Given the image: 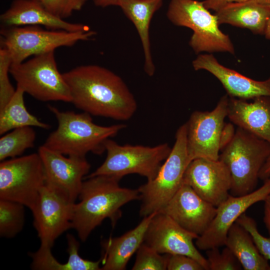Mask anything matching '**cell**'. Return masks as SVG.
Here are the masks:
<instances>
[{
    "mask_svg": "<svg viewBox=\"0 0 270 270\" xmlns=\"http://www.w3.org/2000/svg\"><path fill=\"white\" fill-rule=\"evenodd\" d=\"M71 103L91 116L126 121L137 109L136 100L122 78L97 65L78 66L62 74Z\"/></svg>",
    "mask_w": 270,
    "mask_h": 270,
    "instance_id": "1",
    "label": "cell"
},
{
    "mask_svg": "<svg viewBox=\"0 0 270 270\" xmlns=\"http://www.w3.org/2000/svg\"><path fill=\"white\" fill-rule=\"evenodd\" d=\"M78 198L73 206L72 228L78 238L86 241L92 230L106 219L114 226L122 216L125 204L140 199L138 190L122 188L120 179L107 176L86 178Z\"/></svg>",
    "mask_w": 270,
    "mask_h": 270,
    "instance_id": "2",
    "label": "cell"
},
{
    "mask_svg": "<svg viewBox=\"0 0 270 270\" xmlns=\"http://www.w3.org/2000/svg\"><path fill=\"white\" fill-rule=\"evenodd\" d=\"M48 108L56 116L58 127L43 145L69 156L86 158L90 152L102 154L106 140L126 127L124 124L101 126L94 123L86 112L62 111L51 105Z\"/></svg>",
    "mask_w": 270,
    "mask_h": 270,
    "instance_id": "3",
    "label": "cell"
},
{
    "mask_svg": "<svg viewBox=\"0 0 270 270\" xmlns=\"http://www.w3.org/2000/svg\"><path fill=\"white\" fill-rule=\"evenodd\" d=\"M220 152L219 159L230 172L231 194L242 196L254 191L270 156V143L238 127L232 140Z\"/></svg>",
    "mask_w": 270,
    "mask_h": 270,
    "instance_id": "4",
    "label": "cell"
},
{
    "mask_svg": "<svg viewBox=\"0 0 270 270\" xmlns=\"http://www.w3.org/2000/svg\"><path fill=\"white\" fill-rule=\"evenodd\" d=\"M166 16L174 24L192 30L193 34L189 44L196 54L202 52L234 54V44L229 36L219 28L217 16L212 14L202 2L171 0Z\"/></svg>",
    "mask_w": 270,
    "mask_h": 270,
    "instance_id": "5",
    "label": "cell"
},
{
    "mask_svg": "<svg viewBox=\"0 0 270 270\" xmlns=\"http://www.w3.org/2000/svg\"><path fill=\"white\" fill-rule=\"evenodd\" d=\"M175 139L170 154L156 176L138 189L142 201L140 210L142 216L160 211L182 184L184 172L190 162L187 150L186 123L178 128Z\"/></svg>",
    "mask_w": 270,
    "mask_h": 270,
    "instance_id": "6",
    "label": "cell"
},
{
    "mask_svg": "<svg viewBox=\"0 0 270 270\" xmlns=\"http://www.w3.org/2000/svg\"><path fill=\"white\" fill-rule=\"evenodd\" d=\"M96 32H72L44 30L38 26L2 27L0 46L6 48L12 64H19L32 56L54 51L62 46H72L78 42L90 40Z\"/></svg>",
    "mask_w": 270,
    "mask_h": 270,
    "instance_id": "7",
    "label": "cell"
},
{
    "mask_svg": "<svg viewBox=\"0 0 270 270\" xmlns=\"http://www.w3.org/2000/svg\"><path fill=\"white\" fill-rule=\"evenodd\" d=\"M171 150L167 143L154 146H122L110 138L105 144L106 156L104 162L85 178L107 176L121 180L126 175L136 174L150 180L157 175Z\"/></svg>",
    "mask_w": 270,
    "mask_h": 270,
    "instance_id": "8",
    "label": "cell"
},
{
    "mask_svg": "<svg viewBox=\"0 0 270 270\" xmlns=\"http://www.w3.org/2000/svg\"><path fill=\"white\" fill-rule=\"evenodd\" d=\"M10 74L17 87L38 100L71 102L70 90L58 68L54 51L34 56L26 62L12 64Z\"/></svg>",
    "mask_w": 270,
    "mask_h": 270,
    "instance_id": "9",
    "label": "cell"
},
{
    "mask_svg": "<svg viewBox=\"0 0 270 270\" xmlns=\"http://www.w3.org/2000/svg\"><path fill=\"white\" fill-rule=\"evenodd\" d=\"M45 184L38 153L6 160L0 164V199L19 202L30 210Z\"/></svg>",
    "mask_w": 270,
    "mask_h": 270,
    "instance_id": "10",
    "label": "cell"
},
{
    "mask_svg": "<svg viewBox=\"0 0 270 270\" xmlns=\"http://www.w3.org/2000/svg\"><path fill=\"white\" fill-rule=\"evenodd\" d=\"M229 96H222L210 111H194L186 124V145L190 162L198 158L219 159L220 138L228 116Z\"/></svg>",
    "mask_w": 270,
    "mask_h": 270,
    "instance_id": "11",
    "label": "cell"
},
{
    "mask_svg": "<svg viewBox=\"0 0 270 270\" xmlns=\"http://www.w3.org/2000/svg\"><path fill=\"white\" fill-rule=\"evenodd\" d=\"M74 203L60 191L45 184L30 209L34 226L40 241V246L52 248L55 240L72 228Z\"/></svg>",
    "mask_w": 270,
    "mask_h": 270,
    "instance_id": "12",
    "label": "cell"
},
{
    "mask_svg": "<svg viewBox=\"0 0 270 270\" xmlns=\"http://www.w3.org/2000/svg\"><path fill=\"white\" fill-rule=\"evenodd\" d=\"M258 188L242 196H229L216 206V215L205 232L196 239V246L208 250L225 245L228 233L238 218L254 204L270 194V178Z\"/></svg>",
    "mask_w": 270,
    "mask_h": 270,
    "instance_id": "13",
    "label": "cell"
},
{
    "mask_svg": "<svg viewBox=\"0 0 270 270\" xmlns=\"http://www.w3.org/2000/svg\"><path fill=\"white\" fill-rule=\"evenodd\" d=\"M199 236L184 229L170 216L156 212L146 231L144 242L160 254L190 256L209 270L207 259L196 248L193 240Z\"/></svg>",
    "mask_w": 270,
    "mask_h": 270,
    "instance_id": "14",
    "label": "cell"
},
{
    "mask_svg": "<svg viewBox=\"0 0 270 270\" xmlns=\"http://www.w3.org/2000/svg\"><path fill=\"white\" fill-rule=\"evenodd\" d=\"M38 153L42 160L46 184L76 202L80 193L83 178L88 173L90 165L86 158L66 157L42 145Z\"/></svg>",
    "mask_w": 270,
    "mask_h": 270,
    "instance_id": "15",
    "label": "cell"
},
{
    "mask_svg": "<svg viewBox=\"0 0 270 270\" xmlns=\"http://www.w3.org/2000/svg\"><path fill=\"white\" fill-rule=\"evenodd\" d=\"M182 184L190 186L204 200L216 207L230 195L231 174L220 159L198 158L188 166Z\"/></svg>",
    "mask_w": 270,
    "mask_h": 270,
    "instance_id": "16",
    "label": "cell"
},
{
    "mask_svg": "<svg viewBox=\"0 0 270 270\" xmlns=\"http://www.w3.org/2000/svg\"><path fill=\"white\" fill-rule=\"evenodd\" d=\"M216 212V206L204 200L190 186L182 184L158 212L167 214L184 229L200 236L208 228Z\"/></svg>",
    "mask_w": 270,
    "mask_h": 270,
    "instance_id": "17",
    "label": "cell"
},
{
    "mask_svg": "<svg viewBox=\"0 0 270 270\" xmlns=\"http://www.w3.org/2000/svg\"><path fill=\"white\" fill-rule=\"evenodd\" d=\"M192 64L196 70H206L214 76L230 97L249 100L259 96H270V78L256 80L246 76L221 64L212 54H199Z\"/></svg>",
    "mask_w": 270,
    "mask_h": 270,
    "instance_id": "18",
    "label": "cell"
},
{
    "mask_svg": "<svg viewBox=\"0 0 270 270\" xmlns=\"http://www.w3.org/2000/svg\"><path fill=\"white\" fill-rule=\"evenodd\" d=\"M2 27L44 26L46 29L72 32H88L85 24L71 23L52 15L39 0H14L0 16Z\"/></svg>",
    "mask_w": 270,
    "mask_h": 270,
    "instance_id": "19",
    "label": "cell"
},
{
    "mask_svg": "<svg viewBox=\"0 0 270 270\" xmlns=\"http://www.w3.org/2000/svg\"><path fill=\"white\" fill-rule=\"evenodd\" d=\"M252 100L229 96L227 117L238 127L270 143V96Z\"/></svg>",
    "mask_w": 270,
    "mask_h": 270,
    "instance_id": "20",
    "label": "cell"
},
{
    "mask_svg": "<svg viewBox=\"0 0 270 270\" xmlns=\"http://www.w3.org/2000/svg\"><path fill=\"white\" fill-rule=\"evenodd\" d=\"M144 217L134 228L122 236L110 238L102 244V270H124L134 252L144 242L145 234L154 216L156 213Z\"/></svg>",
    "mask_w": 270,
    "mask_h": 270,
    "instance_id": "21",
    "label": "cell"
},
{
    "mask_svg": "<svg viewBox=\"0 0 270 270\" xmlns=\"http://www.w3.org/2000/svg\"><path fill=\"white\" fill-rule=\"evenodd\" d=\"M215 14L220 24H229L248 28L256 34H264L270 9L256 0H248L226 4Z\"/></svg>",
    "mask_w": 270,
    "mask_h": 270,
    "instance_id": "22",
    "label": "cell"
},
{
    "mask_svg": "<svg viewBox=\"0 0 270 270\" xmlns=\"http://www.w3.org/2000/svg\"><path fill=\"white\" fill-rule=\"evenodd\" d=\"M162 4V0H120L118 6L137 30L144 54V70L149 76L154 75L155 72L150 50V24L154 14Z\"/></svg>",
    "mask_w": 270,
    "mask_h": 270,
    "instance_id": "23",
    "label": "cell"
},
{
    "mask_svg": "<svg viewBox=\"0 0 270 270\" xmlns=\"http://www.w3.org/2000/svg\"><path fill=\"white\" fill-rule=\"evenodd\" d=\"M244 270H270V264L259 252L250 234L235 222L230 227L225 242Z\"/></svg>",
    "mask_w": 270,
    "mask_h": 270,
    "instance_id": "24",
    "label": "cell"
},
{
    "mask_svg": "<svg viewBox=\"0 0 270 270\" xmlns=\"http://www.w3.org/2000/svg\"><path fill=\"white\" fill-rule=\"evenodd\" d=\"M24 92L16 86V92L8 103L0 110V134L24 126H36L49 129V124L42 122L26 110L24 102Z\"/></svg>",
    "mask_w": 270,
    "mask_h": 270,
    "instance_id": "25",
    "label": "cell"
},
{
    "mask_svg": "<svg viewBox=\"0 0 270 270\" xmlns=\"http://www.w3.org/2000/svg\"><path fill=\"white\" fill-rule=\"evenodd\" d=\"M36 134L32 126H24L12 130L0 138V160L14 158L32 148Z\"/></svg>",
    "mask_w": 270,
    "mask_h": 270,
    "instance_id": "26",
    "label": "cell"
},
{
    "mask_svg": "<svg viewBox=\"0 0 270 270\" xmlns=\"http://www.w3.org/2000/svg\"><path fill=\"white\" fill-rule=\"evenodd\" d=\"M24 207L18 202L0 199V236L12 238L23 228Z\"/></svg>",
    "mask_w": 270,
    "mask_h": 270,
    "instance_id": "27",
    "label": "cell"
},
{
    "mask_svg": "<svg viewBox=\"0 0 270 270\" xmlns=\"http://www.w3.org/2000/svg\"><path fill=\"white\" fill-rule=\"evenodd\" d=\"M168 254L161 255L152 247L143 242L136 251L132 270H167Z\"/></svg>",
    "mask_w": 270,
    "mask_h": 270,
    "instance_id": "28",
    "label": "cell"
},
{
    "mask_svg": "<svg viewBox=\"0 0 270 270\" xmlns=\"http://www.w3.org/2000/svg\"><path fill=\"white\" fill-rule=\"evenodd\" d=\"M68 242L67 252L68 258L67 262L64 264V270H100L102 260L92 261L84 259L78 253L80 244L78 240L72 234L66 236Z\"/></svg>",
    "mask_w": 270,
    "mask_h": 270,
    "instance_id": "29",
    "label": "cell"
},
{
    "mask_svg": "<svg viewBox=\"0 0 270 270\" xmlns=\"http://www.w3.org/2000/svg\"><path fill=\"white\" fill-rule=\"evenodd\" d=\"M209 270H240L242 266L227 246L220 252L218 248L206 250Z\"/></svg>",
    "mask_w": 270,
    "mask_h": 270,
    "instance_id": "30",
    "label": "cell"
},
{
    "mask_svg": "<svg viewBox=\"0 0 270 270\" xmlns=\"http://www.w3.org/2000/svg\"><path fill=\"white\" fill-rule=\"evenodd\" d=\"M12 60L8 50L0 48V110L8 103L14 94L16 90L11 84L8 74Z\"/></svg>",
    "mask_w": 270,
    "mask_h": 270,
    "instance_id": "31",
    "label": "cell"
},
{
    "mask_svg": "<svg viewBox=\"0 0 270 270\" xmlns=\"http://www.w3.org/2000/svg\"><path fill=\"white\" fill-rule=\"evenodd\" d=\"M236 222L250 234L259 252L266 260H270V238L265 237L260 233L255 220L244 213L238 218Z\"/></svg>",
    "mask_w": 270,
    "mask_h": 270,
    "instance_id": "32",
    "label": "cell"
},
{
    "mask_svg": "<svg viewBox=\"0 0 270 270\" xmlns=\"http://www.w3.org/2000/svg\"><path fill=\"white\" fill-rule=\"evenodd\" d=\"M52 15L62 20L70 16L73 12L80 10L88 0H39Z\"/></svg>",
    "mask_w": 270,
    "mask_h": 270,
    "instance_id": "33",
    "label": "cell"
},
{
    "mask_svg": "<svg viewBox=\"0 0 270 270\" xmlns=\"http://www.w3.org/2000/svg\"><path fill=\"white\" fill-rule=\"evenodd\" d=\"M31 268L34 270H64V264L58 262L52 255V248L40 246L38 250L30 252Z\"/></svg>",
    "mask_w": 270,
    "mask_h": 270,
    "instance_id": "34",
    "label": "cell"
},
{
    "mask_svg": "<svg viewBox=\"0 0 270 270\" xmlns=\"http://www.w3.org/2000/svg\"><path fill=\"white\" fill-rule=\"evenodd\" d=\"M168 254V270H205L204 266L193 258L183 254Z\"/></svg>",
    "mask_w": 270,
    "mask_h": 270,
    "instance_id": "35",
    "label": "cell"
},
{
    "mask_svg": "<svg viewBox=\"0 0 270 270\" xmlns=\"http://www.w3.org/2000/svg\"><path fill=\"white\" fill-rule=\"evenodd\" d=\"M236 130L234 124L232 122L224 123L220 138V152L232 140L234 136Z\"/></svg>",
    "mask_w": 270,
    "mask_h": 270,
    "instance_id": "36",
    "label": "cell"
},
{
    "mask_svg": "<svg viewBox=\"0 0 270 270\" xmlns=\"http://www.w3.org/2000/svg\"><path fill=\"white\" fill-rule=\"evenodd\" d=\"M248 0H204L202 1L204 6L208 10L216 12L226 4L246 2Z\"/></svg>",
    "mask_w": 270,
    "mask_h": 270,
    "instance_id": "37",
    "label": "cell"
},
{
    "mask_svg": "<svg viewBox=\"0 0 270 270\" xmlns=\"http://www.w3.org/2000/svg\"><path fill=\"white\" fill-rule=\"evenodd\" d=\"M264 222L270 238V194L264 200Z\"/></svg>",
    "mask_w": 270,
    "mask_h": 270,
    "instance_id": "38",
    "label": "cell"
},
{
    "mask_svg": "<svg viewBox=\"0 0 270 270\" xmlns=\"http://www.w3.org/2000/svg\"><path fill=\"white\" fill-rule=\"evenodd\" d=\"M270 177V156L267 158L262 168L260 174L259 178L264 180Z\"/></svg>",
    "mask_w": 270,
    "mask_h": 270,
    "instance_id": "39",
    "label": "cell"
},
{
    "mask_svg": "<svg viewBox=\"0 0 270 270\" xmlns=\"http://www.w3.org/2000/svg\"><path fill=\"white\" fill-rule=\"evenodd\" d=\"M93 2L96 6L104 8L110 6H118L120 0H93Z\"/></svg>",
    "mask_w": 270,
    "mask_h": 270,
    "instance_id": "40",
    "label": "cell"
},
{
    "mask_svg": "<svg viewBox=\"0 0 270 270\" xmlns=\"http://www.w3.org/2000/svg\"><path fill=\"white\" fill-rule=\"evenodd\" d=\"M264 35L266 38L270 39V18L267 22Z\"/></svg>",
    "mask_w": 270,
    "mask_h": 270,
    "instance_id": "41",
    "label": "cell"
},
{
    "mask_svg": "<svg viewBox=\"0 0 270 270\" xmlns=\"http://www.w3.org/2000/svg\"><path fill=\"white\" fill-rule=\"evenodd\" d=\"M256 1L270 9V0H256Z\"/></svg>",
    "mask_w": 270,
    "mask_h": 270,
    "instance_id": "42",
    "label": "cell"
},
{
    "mask_svg": "<svg viewBox=\"0 0 270 270\" xmlns=\"http://www.w3.org/2000/svg\"></svg>",
    "mask_w": 270,
    "mask_h": 270,
    "instance_id": "43",
    "label": "cell"
}]
</instances>
